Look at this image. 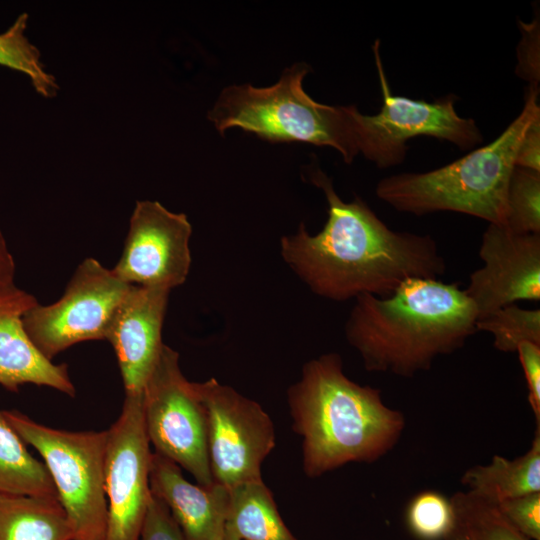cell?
Segmentation results:
<instances>
[{"mask_svg": "<svg viewBox=\"0 0 540 540\" xmlns=\"http://www.w3.org/2000/svg\"><path fill=\"white\" fill-rule=\"evenodd\" d=\"M0 540H74L57 497L0 495Z\"/></svg>", "mask_w": 540, "mask_h": 540, "instance_id": "d6986e66", "label": "cell"}, {"mask_svg": "<svg viewBox=\"0 0 540 540\" xmlns=\"http://www.w3.org/2000/svg\"><path fill=\"white\" fill-rule=\"evenodd\" d=\"M498 507L505 518L530 540H540V492L501 501Z\"/></svg>", "mask_w": 540, "mask_h": 540, "instance_id": "484cf974", "label": "cell"}, {"mask_svg": "<svg viewBox=\"0 0 540 540\" xmlns=\"http://www.w3.org/2000/svg\"><path fill=\"white\" fill-rule=\"evenodd\" d=\"M373 52L382 106L375 115L359 113V153L376 166L388 168L404 160L407 142L414 137H434L451 142L460 149L482 143L483 136L475 121L456 112L453 96L427 102L393 95L379 54L378 40L373 45Z\"/></svg>", "mask_w": 540, "mask_h": 540, "instance_id": "ba28073f", "label": "cell"}, {"mask_svg": "<svg viewBox=\"0 0 540 540\" xmlns=\"http://www.w3.org/2000/svg\"><path fill=\"white\" fill-rule=\"evenodd\" d=\"M308 176L324 192L328 219L315 235L301 223L281 238L280 252L313 293L338 302L363 294L387 297L407 280L445 274V259L430 235L392 230L359 197L344 202L316 165Z\"/></svg>", "mask_w": 540, "mask_h": 540, "instance_id": "6da1fadb", "label": "cell"}, {"mask_svg": "<svg viewBox=\"0 0 540 540\" xmlns=\"http://www.w3.org/2000/svg\"><path fill=\"white\" fill-rule=\"evenodd\" d=\"M37 303L15 283L0 288V385L11 392L25 384L47 386L74 397L67 365L44 357L25 331L23 316Z\"/></svg>", "mask_w": 540, "mask_h": 540, "instance_id": "9a60e30c", "label": "cell"}, {"mask_svg": "<svg viewBox=\"0 0 540 540\" xmlns=\"http://www.w3.org/2000/svg\"><path fill=\"white\" fill-rule=\"evenodd\" d=\"M0 495L57 497L43 461L35 458L0 409Z\"/></svg>", "mask_w": 540, "mask_h": 540, "instance_id": "ffe728a7", "label": "cell"}, {"mask_svg": "<svg viewBox=\"0 0 540 540\" xmlns=\"http://www.w3.org/2000/svg\"><path fill=\"white\" fill-rule=\"evenodd\" d=\"M169 290L131 285L105 340L117 356L125 396H141L160 357Z\"/></svg>", "mask_w": 540, "mask_h": 540, "instance_id": "5bb4252c", "label": "cell"}, {"mask_svg": "<svg viewBox=\"0 0 540 540\" xmlns=\"http://www.w3.org/2000/svg\"><path fill=\"white\" fill-rule=\"evenodd\" d=\"M483 261L465 289L478 319L517 301L540 300V234L514 233L489 224L482 235Z\"/></svg>", "mask_w": 540, "mask_h": 540, "instance_id": "4fadbf2b", "label": "cell"}, {"mask_svg": "<svg viewBox=\"0 0 540 540\" xmlns=\"http://www.w3.org/2000/svg\"><path fill=\"white\" fill-rule=\"evenodd\" d=\"M139 540H184L165 504L153 494L149 501Z\"/></svg>", "mask_w": 540, "mask_h": 540, "instance_id": "4316f807", "label": "cell"}, {"mask_svg": "<svg viewBox=\"0 0 540 540\" xmlns=\"http://www.w3.org/2000/svg\"><path fill=\"white\" fill-rule=\"evenodd\" d=\"M528 389V402L540 425V345L522 342L516 349Z\"/></svg>", "mask_w": 540, "mask_h": 540, "instance_id": "83f0119b", "label": "cell"}, {"mask_svg": "<svg viewBox=\"0 0 540 540\" xmlns=\"http://www.w3.org/2000/svg\"><path fill=\"white\" fill-rule=\"evenodd\" d=\"M150 489L167 507L184 540H224L228 488L189 482L181 468L152 451Z\"/></svg>", "mask_w": 540, "mask_h": 540, "instance_id": "2e32d148", "label": "cell"}, {"mask_svg": "<svg viewBox=\"0 0 540 540\" xmlns=\"http://www.w3.org/2000/svg\"><path fill=\"white\" fill-rule=\"evenodd\" d=\"M130 287L95 258H86L60 299L49 305L38 302L24 314L25 331L51 361L77 343L105 340L112 317Z\"/></svg>", "mask_w": 540, "mask_h": 540, "instance_id": "9c48e42d", "label": "cell"}, {"mask_svg": "<svg viewBox=\"0 0 540 540\" xmlns=\"http://www.w3.org/2000/svg\"><path fill=\"white\" fill-rule=\"evenodd\" d=\"M293 430L302 438V467L316 478L349 463H374L398 444L404 414L381 391L346 376L337 353L306 362L287 392Z\"/></svg>", "mask_w": 540, "mask_h": 540, "instance_id": "3957f363", "label": "cell"}, {"mask_svg": "<svg viewBox=\"0 0 540 540\" xmlns=\"http://www.w3.org/2000/svg\"><path fill=\"white\" fill-rule=\"evenodd\" d=\"M405 524L417 540H449L455 530V513L450 498L425 490L415 494L405 509Z\"/></svg>", "mask_w": 540, "mask_h": 540, "instance_id": "603a6c76", "label": "cell"}, {"mask_svg": "<svg viewBox=\"0 0 540 540\" xmlns=\"http://www.w3.org/2000/svg\"><path fill=\"white\" fill-rule=\"evenodd\" d=\"M450 540H470L464 536H461V535H454L450 538Z\"/></svg>", "mask_w": 540, "mask_h": 540, "instance_id": "4dcf8cb0", "label": "cell"}, {"mask_svg": "<svg viewBox=\"0 0 540 540\" xmlns=\"http://www.w3.org/2000/svg\"><path fill=\"white\" fill-rule=\"evenodd\" d=\"M194 384L206 413L213 481L230 488L262 479V463L275 447L274 425L268 413L215 378Z\"/></svg>", "mask_w": 540, "mask_h": 540, "instance_id": "30bf717a", "label": "cell"}, {"mask_svg": "<svg viewBox=\"0 0 540 540\" xmlns=\"http://www.w3.org/2000/svg\"><path fill=\"white\" fill-rule=\"evenodd\" d=\"M146 434L154 451L188 471L202 486L214 483L204 406L194 382L179 365V354L164 344L143 391Z\"/></svg>", "mask_w": 540, "mask_h": 540, "instance_id": "52a82bcc", "label": "cell"}, {"mask_svg": "<svg viewBox=\"0 0 540 540\" xmlns=\"http://www.w3.org/2000/svg\"><path fill=\"white\" fill-rule=\"evenodd\" d=\"M310 71L303 63L284 70L265 88L250 84L226 87L208 118L221 134L232 127L270 142H306L338 150L350 164L359 153L355 106H330L313 100L303 89Z\"/></svg>", "mask_w": 540, "mask_h": 540, "instance_id": "5b68a950", "label": "cell"}, {"mask_svg": "<svg viewBox=\"0 0 540 540\" xmlns=\"http://www.w3.org/2000/svg\"><path fill=\"white\" fill-rule=\"evenodd\" d=\"M515 166L540 172V115L529 125L520 142Z\"/></svg>", "mask_w": 540, "mask_h": 540, "instance_id": "f1b7e54d", "label": "cell"}, {"mask_svg": "<svg viewBox=\"0 0 540 540\" xmlns=\"http://www.w3.org/2000/svg\"><path fill=\"white\" fill-rule=\"evenodd\" d=\"M191 234L184 213L171 212L158 201H137L121 257L111 270L129 285L171 291L189 274Z\"/></svg>", "mask_w": 540, "mask_h": 540, "instance_id": "7c38bea8", "label": "cell"}, {"mask_svg": "<svg viewBox=\"0 0 540 540\" xmlns=\"http://www.w3.org/2000/svg\"><path fill=\"white\" fill-rule=\"evenodd\" d=\"M28 13H21L0 33V65L25 74L35 91L45 98L55 97L59 85L41 61L39 49L26 35Z\"/></svg>", "mask_w": 540, "mask_h": 540, "instance_id": "7402d4cb", "label": "cell"}, {"mask_svg": "<svg viewBox=\"0 0 540 540\" xmlns=\"http://www.w3.org/2000/svg\"><path fill=\"white\" fill-rule=\"evenodd\" d=\"M15 261L0 230V288L14 284Z\"/></svg>", "mask_w": 540, "mask_h": 540, "instance_id": "f546056e", "label": "cell"}, {"mask_svg": "<svg viewBox=\"0 0 540 540\" xmlns=\"http://www.w3.org/2000/svg\"><path fill=\"white\" fill-rule=\"evenodd\" d=\"M9 424L41 456L58 501L73 528L74 540H105V431H66L4 410Z\"/></svg>", "mask_w": 540, "mask_h": 540, "instance_id": "8992f818", "label": "cell"}, {"mask_svg": "<svg viewBox=\"0 0 540 540\" xmlns=\"http://www.w3.org/2000/svg\"><path fill=\"white\" fill-rule=\"evenodd\" d=\"M539 115L538 90L530 86L520 114L491 143L431 171L385 177L378 182L376 195L400 212L452 211L505 226L516 154L527 128Z\"/></svg>", "mask_w": 540, "mask_h": 540, "instance_id": "277c9868", "label": "cell"}, {"mask_svg": "<svg viewBox=\"0 0 540 540\" xmlns=\"http://www.w3.org/2000/svg\"><path fill=\"white\" fill-rule=\"evenodd\" d=\"M224 540H298L262 479L228 488Z\"/></svg>", "mask_w": 540, "mask_h": 540, "instance_id": "e0dca14e", "label": "cell"}, {"mask_svg": "<svg viewBox=\"0 0 540 540\" xmlns=\"http://www.w3.org/2000/svg\"><path fill=\"white\" fill-rule=\"evenodd\" d=\"M477 318L457 283L410 279L390 296L356 297L344 331L367 371L409 378L463 347Z\"/></svg>", "mask_w": 540, "mask_h": 540, "instance_id": "7a4b0ae2", "label": "cell"}, {"mask_svg": "<svg viewBox=\"0 0 540 540\" xmlns=\"http://www.w3.org/2000/svg\"><path fill=\"white\" fill-rule=\"evenodd\" d=\"M450 500L456 520L452 536L470 540H530L505 518L496 502L470 490L458 491Z\"/></svg>", "mask_w": 540, "mask_h": 540, "instance_id": "44dd1931", "label": "cell"}, {"mask_svg": "<svg viewBox=\"0 0 540 540\" xmlns=\"http://www.w3.org/2000/svg\"><path fill=\"white\" fill-rule=\"evenodd\" d=\"M505 227L522 234H540V172L515 166L507 190Z\"/></svg>", "mask_w": 540, "mask_h": 540, "instance_id": "d4e9b609", "label": "cell"}, {"mask_svg": "<svg viewBox=\"0 0 540 540\" xmlns=\"http://www.w3.org/2000/svg\"><path fill=\"white\" fill-rule=\"evenodd\" d=\"M106 434L105 540H139L152 495L143 395L124 397L121 413Z\"/></svg>", "mask_w": 540, "mask_h": 540, "instance_id": "8fae6325", "label": "cell"}, {"mask_svg": "<svg viewBox=\"0 0 540 540\" xmlns=\"http://www.w3.org/2000/svg\"><path fill=\"white\" fill-rule=\"evenodd\" d=\"M476 328L492 335L498 351L516 352L522 342L540 345V310L507 305L478 319Z\"/></svg>", "mask_w": 540, "mask_h": 540, "instance_id": "cb8c5ba5", "label": "cell"}, {"mask_svg": "<svg viewBox=\"0 0 540 540\" xmlns=\"http://www.w3.org/2000/svg\"><path fill=\"white\" fill-rule=\"evenodd\" d=\"M461 482L468 490L496 503L540 492V425L526 453L514 460L494 455L489 464L467 469Z\"/></svg>", "mask_w": 540, "mask_h": 540, "instance_id": "ac0fdd59", "label": "cell"}]
</instances>
